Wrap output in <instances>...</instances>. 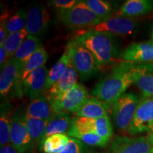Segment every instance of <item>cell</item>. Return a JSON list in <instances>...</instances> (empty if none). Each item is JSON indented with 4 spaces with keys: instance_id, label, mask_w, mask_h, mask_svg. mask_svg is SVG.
Listing matches in <instances>:
<instances>
[{
    "instance_id": "15",
    "label": "cell",
    "mask_w": 153,
    "mask_h": 153,
    "mask_svg": "<svg viewBox=\"0 0 153 153\" xmlns=\"http://www.w3.org/2000/svg\"><path fill=\"white\" fill-rule=\"evenodd\" d=\"M77 72L70 62L69 67L62 77L51 89L44 94L50 102L59 100L76 84Z\"/></svg>"
},
{
    "instance_id": "5",
    "label": "cell",
    "mask_w": 153,
    "mask_h": 153,
    "mask_svg": "<svg viewBox=\"0 0 153 153\" xmlns=\"http://www.w3.org/2000/svg\"><path fill=\"white\" fill-rule=\"evenodd\" d=\"M140 99L133 93L123 94L113 105V117L122 131H128Z\"/></svg>"
},
{
    "instance_id": "14",
    "label": "cell",
    "mask_w": 153,
    "mask_h": 153,
    "mask_svg": "<svg viewBox=\"0 0 153 153\" xmlns=\"http://www.w3.org/2000/svg\"><path fill=\"white\" fill-rule=\"evenodd\" d=\"M121 58L125 62L135 63L153 62V41L135 43L124 50Z\"/></svg>"
},
{
    "instance_id": "27",
    "label": "cell",
    "mask_w": 153,
    "mask_h": 153,
    "mask_svg": "<svg viewBox=\"0 0 153 153\" xmlns=\"http://www.w3.org/2000/svg\"><path fill=\"white\" fill-rule=\"evenodd\" d=\"M27 36L28 32L26 28L21 31L8 34L2 45L7 52L9 57L12 58L14 57L15 53Z\"/></svg>"
},
{
    "instance_id": "10",
    "label": "cell",
    "mask_w": 153,
    "mask_h": 153,
    "mask_svg": "<svg viewBox=\"0 0 153 153\" xmlns=\"http://www.w3.org/2000/svg\"><path fill=\"white\" fill-rule=\"evenodd\" d=\"M50 21V15L43 5H32L27 11L26 29L28 34L40 38L47 31Z\"/></svg>"
},
{
    "instance_id": "18",
    "label": "cell",
    "mask_w": 153,
    "mask_h": 153,
    "mask_svg": "<svg viewBox=\"0 0 153 153\" xmlns=\"http://www.w3.org/2000/svg\"><path fill=\"white\" fill-rule=\"evenodd\" d=\"M153 11L152 0H128L120 7L116 15L131 18L145 15Z\"/></svg>"
},
{
    "instance_id": "3",
    "label": "cell",
    "mask_w": 153,
    "mask_h": 153,
    "mask_svg": "<svg viewBox=\"0 0 153 153\" xmlns=\"http://www.w3.org/2000/svg\"><path fill=\"white\" fill-rule=\"evenodd\" d=\"M65 52L82 80L90 79L99 72L100 67L94 56L76 38L68 42Z\"/></svg>"
},
{
    "instance_id": "38",
    "label": "cell",
    "mask_w": 153,
    "mask_h": 153,
    "mask_svg": "<svg viewBox=\"0 0 153 153\" xmlns=\"http://www.w3.org/2000/svg\"><path fill=\"white\" fill-rule=\"evenodd\" d=\"M151 40L153 41V26L152 28V30H151Z\"/></svg>"
},
{
    "instance_id": "36",
    "label": "cell",
    "mask_w": 153,
    "mask_h": 153,
    "mask_svg": "<svg viewBox=\"0 0 153 153\" xmlns=\"http://www.w3.org/2000/svg\"><path fill=\"white\" fill-rule=\"evenodd\" d=\"M147 140L150 144L153 147V131L151 133H148V135L146 136Z\"/></svg>"
},
{
    "instance_id": "23",
    "label": "cell",
    "mask_w": 153,
    "mask_h": 153,
    "mask_svg": "<svg viewBox=\"0 0 153 153\" xmlns=\"http://www.w3.org/2000/svg\"><path fill=\"white\" fill-rule=\"evenodd\" d=\"M70 138L66 134L51 135L44 140L40 148L44 153H59L68 146Z\"/></svg>"
},
{
    "instance_id": "25",
    "label": "cell",
    "mask_w": 153,
    "mask_h": 153,
    "mask_svg": "<svg viewBox=\"0 0 153 153\" xmlns=\"http://www.w3.org/2000/svg\"><path fill=\"white\" fill-rule=\"evenodd\" d=\"M11 116L8 105L1 104L0 113V146L11 143Z\"/></svg>"
},
{
    "instance_id": "19",
    "label": "cell",
    "mask_w": 153,
    "mask_h": 153,
    "mask_svg": "<svg viewBox=\"0 0 153 153\" xmlns=\"http://www.w3.org/2000/svg\"><path fill=\"white\" fill-rule=\"evenodd\" d=\"M52 114L51 103L44 94L30 100L26 112V116L44 120H48Z\"/></svg>"
},
{
    "instance_id": "6",
    "label": "cell",
    "mask_w": 153,
    "mask_h": 153,
    "mask_svg": "<svg viewBox=\"0 0 153 153\" xmlns=\"http://www.w3.org/2000/svg\"><path fill=\"white\" fill-rule=\"evenodd\" d=\"M25 118L26 114L22 108L11 116V143L21 153L31 150L35 144L28 133Z\"/></svg>"
},
{
    "instance_id": "30",
    "label": "cell",
    "mask_w": 153,
    "mask_h": 153,
    "mask_svg": "<svg viewBox=\"0 0 153 153\" xmlns=\"http://www.w3.org/2000/svg\"><path fill=\"white\" fill-rule=\"evenodd\" d=\"M81 141L84 144L89 145V146H96L104 148L109 142L107 140L101 137L100 135L97 134L94 132H89L86 133L76 137V138Z\"/></svg>"
},
{
    "instance_id": "9",
    "label": "cell",
    "mask_w": 153,
    "mask_h": 153,
    "mask_svg": "<svg viewBox=\"0 0 153 153\" xmlns=\"http://www.w3.org/2000/svg\"><path fill=\"white\" fill-rule=\"evenodd\" d=\"M153 122V97H143L128 129L130 135H137L149 131Z\"/></svg>"
},
{
    "instance_id": "8",
    "label": "cell",
    "mask_w": 153,
    "mask_h": 153,
    "mask_svg": "<svg viewBox=\"0 0 153 153\" xmlns=\"http://www.w3.org/2000/svg\"><path fill=\"white\" fill-rule=\"evenodd\" d=\"M136 27L137 22L134 19L116 15L102 21L95 26L83 30L87 31L102 32L113 36H123L133 33Z\"/></svg>"
},
{
    "instance_id": "29",
    "label": "cell",
    "mask_w": 153,
    "mask_h": 153,
    "mask_svg": "<svg viewBox=\"0 0 153 153\" xmlns=\"http://www.w3.org/2000/svg\"><path fill=\"white\" fill-rule=\"evenodd\" d=\"M94 132L101 137L109 141L113 135V128L108 116L94 119Z\"/></svg>"
},
{
    "instance_id": "37",
    "label": "cell",
    "mask_w": 153,
    "mask_h": 153,
    "mask_svg": "<svg viewBox=\"0 0 153 153\" xmlns=\"http://www.w3.org/2000/svg\"><path fill=\"white\" fill-rule=\"evenodd\" d=\"M153 131V122L152 123V125L150 127V128H149V131H148V133H151V132Z\"/></svg>"
},
{
    "instance_id": "17",
    "label": "cell",
    "mask_w": 153,
    "mask_h": 153,
    "mask_svg": "<svg viewBox=\"0 0 153 153\" xmlns=\"http://www.w3.org/2000/svg\"><path fill=\"white\" fill-rule=\"evenodd\" d=\"M109 110L110 107L108 104L94 97H89L78 111L74 114V116L97 119L108 116Z\"/></svg>"
},
{
    "instance_id": "32",
    "label": "cell",
    "mask_w": 153,
    "mask_h": 153,
    "mask_svg": "<svg viewBox=\"0 0 153 153\" xmlns=\"http://www.w3.org/2000/svg\"><path fill=\"white\" fill-rule=\"evenodd\" d=\"M59 153H87L85 144L79 140L70 137L68 146Z\"/></svg>"
},
{
    "instance_id": "21",
    "label": "cell",
    "mask_w": 153,
    "mask_h": 153,
    "mask_svg": "<svg viewBox=\"0 0 153 153\" xmlns=\"http://www.w3.org/2000/svg\"><path fill=\"white\" fill-rule=\"evenodd\" d=\"M48 58V54L44 47L42 46L38 48L22 65V74L23 81L34 70L45 65Z\"/></svg>"
},
{
    "instance_id": "11",
    "label": "cell",
    "mask_w": 153,
    "mask_h": 153,
    "mask_svg": "<svg viewBox=\"0 0 153 153\" xmlns=\"http://www.w3.org/2000/svg\"><path fill=\"white\" fill-rule=\"evenodd\" d=\"M22 65L14 58H10L1 68L0 75V94L5 97L14 85L22 88Z\"/></svg>"
},
{
    "instance_id": "33",
    "label": "cell",
    "mask_w": 153,
    "mask_h": 153,
    "mask_svg": "<svg viewBox=\"0 0 153 153\" xmlns=\"http://www.w3.org/2000/svg\"><path fill=\"white\" fill-rule=\"evenodd\" d=\"M79 2L78 0H52L48 1V5L55 7L57 10H65L72 8Z\"/></svg>"
},
{
    "instance_id": "39",
    "label": "cell",
    "mask_w": 153,
    "mask_h": 153,
    "mask_svg": "<svg viewBox=\"0 0 153 153\" xmlns=\"http://www.w3.org/2000/svg\"><path fill=\"white\" fill-rule=\"evenodd\" d=\"M150 153H153V148L152 149V150H151V151H150Z\"/></svg>"
},
{
    "instance_id": "13",
    "label": "cell",
    "mask_w": 153,
    "mask_h": 153,
    "mask_svg": "<svg viewBox=\"0 0 153 153\" xmlns=\"http://www.w3.org/2000/svg\"><path fill=\"white\" fill-rule=\"evenodd\" d=\"M48 71L45 65L34 70L23 81L24 93L29 97L30 100L45 92Z\"/></svg>"
},
{
    "instance_id": "35",
    "label": "cell",
    "mask_w": 153,
    "mask_h": 153,
    "mask_svg": "<svg viewBox=\"0 0 153 153\" xmlns=\"http://www.w3.org/2000/svg\"><path fill=\"white\" fill-rule=\"evenodd\" d=\"M7 58H9L7 52L3 45H0V65H1V68H2L4 65L8 61L7 60Z\"/></svg>"
},
{
    "instance_id": "28",
    "label": "cell",
    "mask_w": 153,
    "mask_h": 153,
    "mask_svg": "<svg viewBox=\"0 0 153 153\" xmlns=\"http://www.w3.org/2000/svg\"><path fill=\"white\" fill-rule=\"evenodd\" d=\"M27 11L24 9H20L8 19L7 28L8 33H16L26 28Z\"/></svg>"
},
{
    "instance_id": "24",
    "label": "cell",
    "mask_w": 153,
    "mask_h": 153,
    "mask_svg": "<svg viewBox=\"0 0 153 153\" xmlns=\"http://www.w3.org/2000/svg\"><path fill=\"white\" fill-rule=\"evenodd\" d=\"M26 123L30 137L35 144L41 145L46 129L48 120L32 118L26 115Z\"/></svg>"
},
{
    "instance_id": "34",
    "label": "cell",
    "mask_w": 153,
    "mask_h": 153,
    "mask_svg": "<svg viewBox=\"0 0 153 153\" xmlns=\"http://www.w3.org/2000/svg\"><path fill=\"white\" fill-rule=\"evenodd\" d=\"M0 153H21L17 150L16 147L11 143L6 145L4 146L1 147L0 148Z\"/></svg>"
},
{
    "instance_id": "7",
    "label": "cell",
    "mask_w": 153,
    "mask_h": 153,
    "mask_svg": "<svg viewBox=\"0 0 153 153\" xmlns=\"http://www.w3.org/2000/svg\"><path fill=\"white\" fill-rule=\"evenodd\" d=\"M88 98L85 87L81 84L76 83L60 99L50 103L53 113H73L74 114Z\"/></svg>"
},
{
    "instance_id": "20",
    "label": "cell",
    "mask_w": 153,
    "mask_h": 153,
    "mask_svg": "<svg viewBox=\"0 0 153 153\" xmlns=\"http://www.w3.org/2000/svg\"><path fill=\"white\" fill-rule=\"evenodd\" d=\"M42 46L43 45L39 38L28 34L12 58L19 61L23 65L26 61Z\"/></svg>"
},
{
    "instance_id": "22",
    "label": "cell",
    "mask_w": 153,
    "mask_h": 153,
    "mask_svg": "<svg viewBox=\"0 0 153 153\" xmlns=\"http://www.w3.org/2000/svg\"><path fill=\"white\" fill-rule=\"evenodd\" d=\"M69 65H70V60L68 58V54L65 51V53L60 57V58L57 60V62L48 71L45 92L51 89L64 75V74L68 70Z\"/></svg>"
},
{
    "instance_id": "31",
    "label": "cell",
    "mask_w": 153,
    "mask_h": 153,
    "mask_svg": "<svg viewBox=\"0 0 153 153\" xmlns=\"http://www.w3.org/2000/svg\"><path fill=\"white\" fill-rule=\"evenodd\" d=\"M136 84L143 97H153V72L144 74L137 80Z\"/></svg>"
},
{
    "instance_id": "2",
    "label": "cell",
    "mask_w": 153,
    "mask_h": 153,
    "mask_svg": "<svg viewBox=\"0 0 153 153\" xmlns=\"http://www.w3.org/2000/svg\"><path fill=\"white\" fill-rule=\"evenodd\" d=\"M74 38L92 53L100 68L111 63L117 55L114 36L111 34L84 30Z\"/></svg>"
},
{
    "instance_id": "4",
    "label": "cell",
    "mask_w": 153,
    "mask_h": 153,
    "mask_svg": "<svg viewBox=\"0 0 153 153\" xmlns=\"http://www.w3.org/2000/svg\"><path fill=\"white\" fill-rule=\"evenodd\" d=\"M57 19L70 28H87L104 21L93 13L83 1L71 9L57 10Z\"/></svg>"
},
{
    "instance_id": "16",
    "label": "cell",
    "mask_w": 153,
    "mask_h": 153,
    "mask_svg": "<svg viewBox=\"0 0 153 153\" xmlns=\"http://www.w3.org/2000/svg\"><path fill=\"white\" fill-rule=\"evenodd\" d=\"M72 118L70 114L67 113H53L48 120L46 129L43 139V144L45 139L56 134L68 133L71 125ZM40 145V147L41 146Z\"/></svg>"
},
{
    "instance_id": "12",
    "label": "cell",
    "mask_w": 153,
    "mask_h": 153,
    "mask_svg": "<svg viewBox=\"0 0 153 153\" xmlns=\"http://www.w3.org/2000/svg\"><path fill=\"white\" fill-rule=\"evenodd\" d=\"M152 148L146 137H116L111 144V153H150Z\"/></svg>"
},
{
    "instance_id": "1",
    "label": "cell",
    "mask_w": 153,
    "mask_h": 153,
    "mask_svg": "<svg viewBox=\"0 0 153 153\" xmlns=\"http://www.w3.org/2000/svg\"><path fill=\"white\" fill-rule=\"evenodd\" d=\"M153 72V62H122L115 66L109 74L94 86L91 94L99 101L114 105L126 89L136 83L144 74Z\"/></svg>"
},
{
    "instance_id": "26",
    "label": "cell",
    "mask_w": 153,
    "mask_h": 153,
    "mask_svg": "<svg viewBox=\"0 0 153 153\" xmlns=\"http://www.w3.org/2000/svg\"><path fill=\"white\" fill-rule=\"evenodd\" d=\"M83 3L97 16L104 20L111 17L115 9L112 3L103 0H85Z\"/></svg>"
}]
</instances>
